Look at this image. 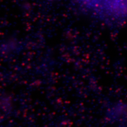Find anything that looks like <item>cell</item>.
Masks as SVG:
<instances>
[{
    "instance_id": "6da1fadb",
    "label": "cell",
    "mask_w": 127,
    "mask_h": 127,
    "mask_svg": "<svg viewBox=\"0 0 127 127\" xmlns=\"http://www.w3.org/2000/svg\"><path fill=\"white\" fill-rule=\"evenodd\" d=\"M81 8L99 17L112 20L127 18V0H76Z\"/></svg>"
}]
</instances>
